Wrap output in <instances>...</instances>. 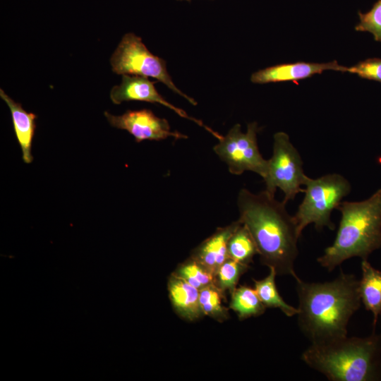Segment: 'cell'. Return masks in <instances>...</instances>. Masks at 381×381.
<instances>
[{"label": "cell", "mask_w": 381, "mask_h": 381, "mask_svg": "<svg viewBox=\"0 0 381 381\" xmlns=\"http://www.w3.org/2000/svg\"><path fill=\"white\" fill-rule=\"evenodd\" d=\"M304 186L305 195L294 215L299 234L311 224L318 231L334 230L331 214L350 193L349 181L339 174H328L316 179L307 176Z\"/></svg>", "instance_id": "5b68a950"}, {"label": "cell", "mask_w": 381, "mask_h": 381, "mask_svg": "<svg viewBox=\"0 0 381 381\" xmlns=\"http://www.w3.org/2000/svg\"><path fill=\"white\" fill-rule=\"evenodd\" d=\"M348 67L339 65L337 61L327 63H312L299 61L281 64L259 70L253 73L250 80L253 83L265 84L293 81L312 77L327 70L347 72Z\"/></svg>", "instance_id": "8fae6325"}, {"label": "cell", "mask_w": 381, "mask_h": 381, "mask_svg": "<svg viewBox=\"0 0 381 381\" xmlns=\"http://www.w3.org/2000/svg\"><path fill=\"white\" fill-rule=\"evenodd\" d=\"M249 265L239 262L230 258L222 264L215 275L216 286L226 294L230 295L236 289L241 277L248 271Z\"/></svg>", "instance_id": "44dd1931"}, {"label": "cell", "mask_w": 381, "mask_h": 381, "mask_svg": "<svg viewBox=\"0 0 381 381\" xmlns=\"http://www.w3.org/2000/svg\"><path fill=\"white\" fill-rule=\"evenodd\" d=\"M339 228L333 243L318 258L328 272L353 257L368 260L381 248V188L361 201H341Z\"/></svg>", "instance_id": "277c9868"}, {"label": "cell", "mask_w": 381, "mask_h": 381, "mask_svg": "<svg viewBox=\"0 0 381 381\" xmlns=\"http://www.w3.org/2000/svg\"><path fill=\"white\" fill-rule=\"evenodd\" d=\"M0 97L8 107L15 134L22 151L24 162L30 164L33 160L32 155V143L36 128L37 116L26 111L21 104L15 102L5 92L0 90Z\"/></svg>", "instance_id": "5bb4252c"}, {"label": "cell", "mask_w": 381, "mask_h": 381, "mask_svg": "<svg viewBox=\"0 0 381 381\" xmlns=\"http://www.w3.org/2000/svg\"><path fill=\"white\" fill-rule=\"evenodd\" d=\"M358 14L360 21L355 26V30L368 32L375 41L381 42V0H377L369 11H358Z\"/></svg>", "instance_id": "7402d4cb"}, {"label": "cell", "mask_w": 381, "mask_h": 381, "mask_svg": "<svg viewBox=\"0 0 381 381\" xmlns=\"http://www.w3.org/2000/svg\"><path fill=\"white\" fill-rule=\"evenodd\" d=\"M277 276L274 270L270 269L269 274L265 278L253 279L254 289L267 308H278L287 317L295 316L298 313V308L287 303L281 296L276 285Z\"/></svg>", "instance_id": "e0dca14e"}, {"label": "cell", "mask_w": 381, "mask_h": 381, "mask_svg": "<svg viewBox=\"0 0 381 381\" xmlns=\"http://www.w3.org/2000/svg\"><path fill=\"white\" fill-rule=\"evenodd\" d=\"M301 358L330 381H381V333L310 344Z\"/></svg>", "instance_id": "3957f363"}, {"label": "cell", "mask_w": 381, "mask_h": 381, "mask_svg": "<svg viewBox=\"0 0 381 381\" xmlns=\"http://www.w3.org/2000/svg\"><path fill=\"white\" fill-rule=\"evenodd\" d=\"M167 290L172 308L179 318L193 322L203 317L198 289L171 273L168 278Z\"/></svg>", "instance_id": "4fadbf2b"}, {"label": "cell", "mask_w": 381, "mask_h": 381, "mask_svg": "<svg viewBox=\"0 0 381 381\" xmlns=\"http://www.w3.org/2000/svg\"><path fill=\"white\" fill-rule=\"evenodd\" d=\"M259 130L257 122H251L247 126V131L243 133L241 125L236 123L213 147L231 174L241 175L249 171L262 179L265 176L268 162L258 148L257 133Z\"/></svg>", "instance_id": "ba28073f"}, {"label": "cell", "mask_w": 381, "mask_h": 381, "mask_svg": "<svg viewBox=\"0 0 381 381\" xmlns=\"http://www.w3.org/2000/svg\"><path fill=\"white\" fill-rule=\"evenodd\" d=\"M114 73L151 77L167 85L175 93L195 106L197 102L183 93L174 83L167 68L166 61L151 53L142 39L134 33L125 34L110 58Z\"/></svg>", "instance_id": "8992f818"}, {"label": "cell", "mask_w": 381, "mask_h": 381, "mask_svg": "<svg viewBox=\"0 0 381 381\" xmlns=\"http://www.w3.org/2000/svg\"><path fill=\"white\" fill-rule=\"evenodd\" d=\"M172 273L199 291L215 284L214 275L191 256L179 264Z\"/></svg>", "instance_id": "d6986e66"}, {"label": "cell", "mask_w": 381, "mask_h": 381, "mask_svg": "<svg viewBox=\"0 0 381 381\" xmlns=\"http://www.w3.org/2000/svg\"><path fill=\"white\" fill-rule=\"evenodd\" d=\"M104 114L111 126L127 131L138 143L146 140H162L169 137L188 138L185 134L172 131L168 121L157 116L150 109L128 110L120 116L108 111Z\"/></svg>", "instance_id": "9c48e42d"}, {"label": "cell", "mask_w": 381, "mask_h": 381, "mask_svg": "<svg viewBox=\"0 0 381 381\" xmlns=\"http://www.w3.org/2000/svg\"><path fill=\"white\" fill-rule=\"evenodd\" d=\"M361 268L359 291L361 303L365 309L371 313L373 328L375 330L381 315V270L374 267L368 260H362Z\"/></svg>", "instance_id": "9a60e30c"}, {"label": "cell", "mask_w": 381, "mask_h": 381, "mask_svg": "<svg viewBox=\"0 0 381 381\" xmlns=\"http://www.w3.org/2000/svg\"><path fill=\"white\" fill-rule=\"evenodd\" d=\"M286 204L265 190L254 193L242 188L237 197L238 219L250 231L261 263L274 270L277 276L290 275L296 279L301 235Z\"/></svg>", "instance_id": "6da1fadb"}, {"label": "cell", "mask_w": 381, "mask_h": 381, "mask_svg": "<svg viewBox=\"0 0 381 381\" xmlns=\"http://www.w3.org/2000/svg\"><path fill=\"white\" fill-rule=\"evenodd\" d=\"M229 308L236 313L240 320L258 317L267 309L255 289L247 285L236 287L231 294Z\"/></svg>", "instance_id": "2e32d148"}, {"label": "cell", "mask_w": 381, "mask_h": 381, "mask_svg": "<svg viewBox=\"0 0 381 381\" xmlns=\"http://www.w3.org/2000/svg\"><path fill=\"white\" fill-rule=\"evenodd\" d=\"M241 224L238 219L230 224L217 228L191 251L190 256L204 265L215 277L218 269L228 258V241Z\"/></svg>", "instance_id": "7c38bea8"}, {"label": "cell", "mask_w": 381, "mask_h": 381, "mask_svg": "<svg viewBox=\"0 0 381 381\" xmlns=\"http://www.w3.org/2000/svg\"><path fill=\"white\" fill-rule=\"evenodd\" d=\"M178 1H190L191 0H178Z\"/></svg>", "instance_id": "cb8c5ba5"}, {"label": "cell", "mask_w": 381, "mask_h": 381, "mask_svg": "<svg viewBox=\"0 0 381 381\" xmlns=\"http://www.w3.org/2000/svg\"><path fill=\"white\" fill-rule=\"evenodd\" d=\"M347 72L355 73L361 78L381 83V59L370 58L359 61L348 67Z\"/></svg>", "instance_id": "603a6c76"}, {"label": "cell", "mask_w": 381, "mask_h": 381, "mask_svg": "<svg viewBox=\"0 0 381 381\" xmlns=\"http://www.w3.org/2000/svg\"><path fill=\"white\" fill-rule=\"evenodd\" d=\"M267 162V174L263 178L265 191L275 195L279 188L284 194L285 203L303 192L301 186H304L308 176L303 171L301 156L288 134L277 132L274 135L272 155Z\"/></svg>", "instance_id": "52a82bcc"}, {"label": "cell", "mask_w": 381, "mask_h": 381, "mask_svg": "<svg viewBox=\"0 0 381 381\" xmlns=\"http://www.w3.org/2000/svg\"><path fill=\"white\" fill-rule=\"evenodd\" d=\"M156 83V81L150 80L147 77L122 75L121 83L111 88L109 95L110 99L115 104H120L123 102L128 101L158 103L170 109L181 117L190 120L204 128L218 140L222 138V135L205 126L202 121L190 116L183 109L166 100L157 90L155 86Z\"/></svg>", "instance_id": "30bf717a"}, {"label": "cell", "mask_w": 381, "mask_h": 381, "mask_svg": "<svg viewBox=\"0 0 381 381\" xmlns=\"http://www.w3.org/2000/svg\"><path fill=\"white\" fill-rule=\"evenodd\" d=\"M225 295L215 284L200 290L199 303L203 316H208L219 322L227 320L229 308L223 304Z\"/></svg>", "instance_id": "ffe728a7"}, {"label": "cell", "mask_w": 381, "mask_h": 381, "mask_svg": "<svg viewBox=\"0 0 381 381\" xmlns=\"http://www.w3.org/2000/svg\"><path fill=\"white\" fill-rule=\"evenodd\" d=\"M227 254L229 258L248 265L253 262L254 256L258 255L255 241L242 222L228 241Z\"/></svg>", "instance_id": "ac0fdd59"}, {"label": "cell", "mask_w": 381, "mask_h": 381, "mask_svg": "<svg viewBox=\"0 0 381 381\" xmlns=\"http://www.w3.org/2000/svg\"><path fill=\"white\" fill-rule=\"evenodd\" d=\"M295 280L297 323L310 344L347 336L349 320L362 304L356 276L341 271L329 282H308L299 277Z\"/></svg>", "instance_id": "7a4b0ae2"}]
</instances>
